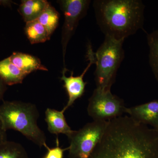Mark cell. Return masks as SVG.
Masks as SVG:
<instances>
[{
    "label": "cell",
    "mask_w": 158,
    "mask_h": 158,
    "mask_svg": "<svg viewBox=\"0 0 158 158\" xmlns=\"http://www.w3.org/2000/svg\"><path fill=\"white\" fill-rule=\"evenodd\" d=\"M89 158H158V131L130 116L114 118Z\"/></svg>",
    "instance_id": "6da1fadb"
},
{
    "label": "cell",
    "mask_w": 158,
    "mask_h": 158,
    "mask_svg": "<svg viewBox=\"0 0 158 158\" xmlns=\"http://www.w3.org/2000/svg\"><path fill=\"white\" fill-rule=\"evenodd\" d=\"M94 8L105 36L117 40L135 34L144 24V6L139 0H96Z\"/></svg>",
    "instance_id": "7a4b0ae2"
},
{
    "label": "cell",
    "mask_w": 158,
    "mask_h": 158,
    "mask_svg": "<svg viewBox=\"0 0 158 158\" xmlns=\"http://www.w3.org/2000/svg\"><path fill=\"white\" fill-rule=\"evenodd\" d=\"M39 111L36 105L20 101H4L0 105V123L7 131L19 132L40 147L48 146L44 132L37 125Z\"/></svg>",
    "instance_id": "3957f363"
},
{
    "label": "cell",
    "mask_w": 158,
    "mask_h": 158,
    "mask_svg": "<svg viewBox=\"0 0 158 158\" xmlns=\"http://www.w3.org/2000/svg\"><path fill=\"white\" fill-rule=\"evenodd\" d=\"M123 41L105 36L103 42L96 52H94L96 65L94 76L97 88L111 90L117 70L124 58Z\"/></svg>",
    "instance_id": "277c9868"
},
{
    "label": "cell",
    "mask_w": 158,
    "mask_h": 158,
    "mask_svg": "<svg viewBox=\"0 0 158 158\" xmlns=\"http://www.w3.org/2000/svg\"><path fill=\"white\" fill-rule=\"evenodd\" d=\"M108 121H94L75 131L68 148L69 158H89L99 143Z\"/></svg>",
    "instance_id": "5b68a950"
},
{
    "label": "cell",
    "mask_w": 158,
    "mask_h": 158,
    "mask_svg": "<svg viewBox=\"0 0 158 158\" xmlns=\"http://www.w3.org/2000/svg\"><path fill=\"white\" fill-rule=\"evenodd\" d=\"M123 100L113 95L110 90L96 88L89 99L88 115L94 121H110L125 113Z\"/></svg>",
    "instance_id": "8992f818"
},
{
    "label": "cell",
    "mask_w": 158,
    "mask_h": 158,
    "mask_svg": "<svg viewBox=\"0 0 158 158\" xmlns=\"http://www.w3.org/2000/svg\"><path fill=\"white\" fill-rule=\"evenodd\" d=\"M65 16L62 27V44L64 64L66 48L79 21L85 16L90 3L88 0H62L58 2Z\"/></svg>",
    "instance_id": "52a82bcc"
},
{
    "label": "cell",
    "mask_w": 158,
    "mask_h": 158,
    "mask_svg": "<svg viewBox=\"0 0 158 158\" xmlns=\"http://www.w3.org/2000/svg\"><path fill=\"white\" fill-rule=\"evenodd\" d=\"M87 57L89 61V63L80 75L73 76V73H72L70 76L66 77L65 73L67 69L65 68L62 71L61 79L64 82V88L68 94L69 97L67 104L62 110L64 112L73 104L76 100L81 98L85 93V86L87 83L84 81V77L90 66L93 64H95V62L94 52L90 45L88 47Z\"/></svg>",
    "instance_id": "ba28073f"
},
{
    "label": "cell",
    "mask_w": 158,
    "mask_h": 158,
    "mask_svg": "<svg viewBox=\"0 0 158 158\" xmlns=\"http://www.w3.org/2000/svg\"><path fill=\"white\" fill-rule=\"evenodd\" d=\"M125 113L140 123L150 125L153 128L158 126V100L133 107L126 108Z\"/></svg>",
    "instance_id": "9c48e42d"
},
{
    "label": "cell",
    "mask_w": 158,
    "mask_h": 158,
    "mask_svg": "<svg viewBox=\"0 0 158 158\" xmlns=\"http://www.w3.org/2000/svg\"><path fill=\"white\" fill-rule=\"evenodd\" d=\"M64 111L48 108L45 112V120L47 123L48 130L51 134L56 135L62 134L71 138L75 132L69 126L65 116Z\"/></svg>",
    "instance_id": "30bf717a"
},
{
    "label": "cell",
    "mask_w": 158,
    "mask_h": 158,
    "mask_svg": "<svg viewBox=\"0 0 158 158\" xmlns=\"http://www.w3.org/2000/svg\"><path fill=\"white\" fill-rule=\"evenodd\" d=\"M9 58L15 66L27 75L35 71L48 70L39 59L29 54L15 52Z\"/></svg>",
    "instance_id": "8fae6325"
},
{
    "label": "cell",
    "mask_w": 158,
    "mask_h": 158,
    "mask_svg": "<svg viewBox=\"0 0 158 158\" xmlns=\"http://www.w3.org/2000/svg\"><path fill=\"white\" fill-rule=\"evenodd\" d=\"M27 75L11 62L9 57L0 61V77L6 85L21 84Z\"/></svg>",
    "instance_id": "7c38bea8"
},
{
    "label": "cell",
    "mask_w": 158,
    "mask_h": 158,
    "mask_svg": "<svg viewBox=\"0 0 158 158\" xmlns=\"http://www.w3.org/2000/svg\"><path fill=\"white\" fill-rule=\"evenodd\" d=\"M45 0L22 1L18 11L26 23L37 19L41 13L49 5Z\"/></svg>",
    "instance_id": "4fadbf2b"
},
{
    "label": "cell",
    "mask_w": 158,
    "mask_h": 158,
    "mask_svg": "<svg viewBox=\"0 0 158 158\" xmlns=\"http://www.w3.org/2000/svg\"><path fill=\"white\" fill-rule=\"evenodd\" d=\"M25 32L31 44L45 42L51 37L47 30L37 19L26 23Z\"/></svg>",
    "instance_id": "5bb4252c"
},
{
    "label": "cell",
    "mask_w": 158,
    "mask_h": 158,
    "mask_svg": "<svg viewBox=\"0 0 158 158\" xmlns=\"http://www.w3.org/2000/svg\"><path fill=\"white\" fill-rule=\"evenodd\" d=\"M0 158H29L25 148L21 144L7 141L0 144Z\"/></svg>",
    "instance_id": "9a60e30c"
},
{
    "label": "cell",
    "mask_w": 158,
    "mask_h": 158,
    "mask_svg": "<svg viewBox=\"0 0 158 158\" xmlns=\"http://www.w3.org/2000/svg\"><path fill=\"white\" fill-rule=\"evenodd\" d=\"M59 18V12L49 4L40 15L37 20L45 27L51 35L58 26Z\"/></svg>",
    "instance_id": "2e32d148"
},
{
    "label": "cell",
    "mask_w": 158,
    "mask_h": 158,
    "mask_svg": "<svg viewBox=\"0 0 158 158\" xmlns=\"http://www.w3.org/2000/svg\"><path fill=\"white\" fill-rule=\"evenodd\" d=\"M149 48V64L156 80L158 82V29L148 34Z\"/></svg>",
    "instance_id": "e0dca14e"
},
{
    "label": "cell",
    "mask_w": 158,
    "mask_h": 158,
    "mask_svg": "<svg viewBox=\"0 0 158 158\" xmlns=\"http://www.w3.org/2000/svg\"><path fill=\"white\" fill-rule=\"evenodd\" d=\"M57 146L53 148H50L47 146L46 148L47 149V152L44 158H64V152L66 149H63L59 147V142L57 141Z\"/></svg>",
    "instance_id": "ac0fdd59"
},
{
    "label": "cell",
    "mask_w": 158,
    "mask_h": 158,
    "mask_svg": "<svg viewBox=\"0 0 158 158\" xmlns=\"http://www.w3.org/2000/svg\"><path fill=\"white\" fill-rule=\"evenodd\" d=\"M7 85L0 77V101L3 99L4 94L7 90Z\"/></svg>",
    "instance_id": "d6986e66"
},
{
    "label": "cell",
    "mask_w": 158,
    "mask_h": 158,
    "mask_svg": "<svg viewBox=\"0 0 158 158\" xmlns=\"http://www.w3.org/2000/svg\"><path fill=\"white\" fill-rule=\"evenodd\" d=\"M7 141H8V140L6 131L3 129L0 123V144H2Z\"/></svg>",
    "instance_id": "ffe728a7"
},
{
    "label": "cell",
    "mask_w": 158,
    "mask_h": 158,
    "mask_svg": "<svg viewBox=\"0 0 158 158\" xmlns=\"http://www.w3.org/2000/svg\"><path fill=\"white\" fill-rule=\"evenodd\" d=\"M13 3L11 1H0V5L5 7H10Z\"/></svg>",
    "instance_id": "44dd1931"
},
{
    "label": "cell",
    "mask_w": 158,
    "mask_h": 158,
    "mask_svg": "<svg viewBox=\"0 0 158 158\" xmlns=\"http://www.w3.org/2000/svg\"><path fill=\"white\" fill-rule=\"evenodd\" d=\"M157 131H158V126L154 128Z\"/></svg>",
    "instance_id": "7402d4cb"
}]
</instances>
